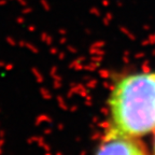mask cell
Here are the masks:
<instances>
[{
  "mask_svg": "<svg viewBox=\"0 0 155 155\" xmlns=\"http://www.w3.org/2000/svg\"><path fill=\"white\" fill-rule=\"evenodd\" d=\"M113 130L137 137L155 130V72L128 75L109 100Z\"/></svg>",
  "mask_w": 155,
  "mask_h": 155,
  "instance_id": "1",
  "label": "cell"
},
{
  "mask_svg": "<svg viewBox=\"0 0 155 155\" xmlns=\"http://www.w3.org/2000/svg\"><path fill=\"white\" fill-rule=\"evenodd\" d=\"M95 155H147L138 141L112 129L98 147Z\"/></svg>",
  "mask_w": 155,
  "mask_h": 155,
  "instance_id": "2",
  "label": "cell"
},
{
  "mask_svg": "<svg viewBox=\"0 0 155 155\" xmlns=\"http://www.w3.org/2000/svg\"><path fill=\"white\" fill-rule=\"evenodd\" d=\"M154 155H155V139H154Z\"/></svg>",
  "mask_w": 155,
  "mask_h": 155,
  "instance_id": "3",
  "label": "cell"
}]
</instances>
